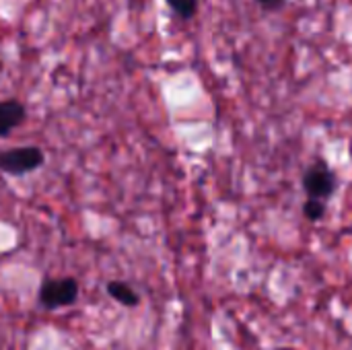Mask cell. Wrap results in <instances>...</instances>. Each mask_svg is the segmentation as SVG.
Wrapping results in <instances>:
<instances>
[{"label":"cell","mask_w":352,"mask_h":350,"mask_svg":"<svg viewBox=\"0 0 352 350\" xmlns=\"http://www.w3.org/2000/svg\"><path fill=\"white\" fill-rule=\"evenodd\" d=\"M107 295L124 307H136L140 303V295L136 293V289L124 281H109L107 283Z\"/></svg>","instance_id":"5"},{"label":"cell","mask_w":352,"mask_h":350,"mask_svg":"<svg viewBox=\"0 0 352 350\" xmlns=\"http://www.w3.org/2000/svg\"><path fill=\"white\" fill-rule=\"evenodd\" d=\"M326 210H328V204L326 200H318V198H307L305 204H303V215L307 221L311 223H320L324 217H326Z\"/></svg>","instance_id":"7"},{"label":"cell","mask_w":352,"mask_h":350,"mask_svg":"<svg viewBox=\"0 0 352 350\" xmlns=\"http://www.w3.org/2000/svg\"><path fill=\"white\" fill-rule=\"evenodd\" d=\"M278 350H293V349H278Z\"/></svg>","instance_id":"9"},{"label":"cell","mask_w":352,"mask_h":350,"mask_svg":"<svg viewBox=\"0 0 352 350\" xmlns=\"http://www.w3.org/2000/svg\"><path fill=\"white\" fill-rule=\"evenodd\" d=\"M258 2V6L260 8H264V10H268V12H276V10H280L283 6H285V2L287 0H256Z\"/></svg>","instance_id":"8"},{"label":"cell","mask_w":352,"mask_h":350,"mask_svg":"<svg viewBox=\"0 0 352 350\" xmlns=\"http://www.w3.org/2000/svg\"><path fill=\"white\" fill-rule=\"evenodd\" d=\"M78 299V281L72 276L45 278L39 287V305L56 311L62 307H70Z\"/></svg>","instance_id":"2"},{"label":"cell","mask_w":352,"mask_h":350,"mask_svg":"<svg viewBox=\"0 0 352 350\" xmlns=\"http://www.w3.org/2000/svg\"><path fill=\"white\" fill-rule=\"evenodd\" d=\"M301 184L307 198H318V200H330L338 190V177L324 159H318L307 167Z\"/></svg>","instance_id":"3"},{"label":"cell","mask_w":352,"mask_h":350,"mask_svg":"<svg viewBox=\"0 0 352 350\" xmlns=\"http://www.w3.org/2000/svg\"><path fill=\"white\" fill-rule=\"evenodd\" d=\"M43 163H45V155L35 144H21V146H12L0 153V169L12 177L33 173Z\"/></svg>","instance_id":"1"},{"label":"cell","mask_w":352,"mask_h":350,"mask_svg":"<svg viewBox=\"0 0 352 350\" xmlns=\"http://www.w3.org/2000/svg\"><path fill=\"white\" fill-rule=\"evenodd\" d=\"M25 118H27V109L19 99L14 97L4 99L0 103V136L8 138L10 132L25 122Z\"/></svg>","instance_id":"4"},{"label":"cell","mask_w":352,"mask_h":350,"mask_svg":"<svg viewBox=\"0 0 352 350\" xmlns=\"http://www.w3.org/2000/svg\"><path fill=\"white\" fill-rule=\"evenodd\" d=\"M165 4L169 6V10L175 17H179L184 21L194 19L198 12V0H165Z\"/></svg>","instance_id":"6"}]
</instances>
